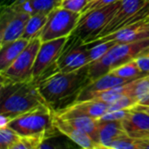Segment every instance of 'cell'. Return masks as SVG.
<instances>
[{
  "mask_svg": "<svg viewBox=\"0 0 149 149\" xmlns=\"http://www.w3.org/2000/svg\"><path fill=\"white\" fill-rule=\"evenodd\" d=\"M89 65L70 72L58 71L37 84L45 103L55 113L75 103L81 90L92 81Z\"/></svg>",
  "mask_w": 149,
  "mask_h": 149,
  "instance_id": "obj_1",
  "label": "cell"
},
{
  "mask_svg": "<svg viewBox=\"0 0 149 149\" xmlns=\"http://www.w3.org/2000/svg\"><path fill=\"white\" fill-rule=\"evenodd\" d=\"M0 100V114L10 120L38 106L46 104L36 83L16 82L2 77Z\"/></svg>",
  "mask_w": 149,
  "mask_h": 149,
  "instance_id": "obj_2",
  "label": "cell"
},
{
  "mask_svg": "<svg viewBox=\"0 0 149 149\" xmlns=\"http://www.w3.org/2000/svg\"><path fill=\"white\" fill-rule=\"evenodd\" d=\"M149 52V38L124 44H117L112 47L102 58L89 65V77L91 80L110 72L113 69L136 59Z\"/></svg>",
  "mask_w": 149,
  "mask_h": 149,
  "instance_id": "obj_3",
  "label": "cell"
},
{
  "mask_svg": "<svg viewBox=\"0 0 149 149\" xmlns=\"http://www.w3.org/2000/svg\"><path fill=\"white\" fill-rule=\"evenodd\" d=\"M54 111L48 105L42 104L13 118L8 127L21 136H36L47 140L54 137L58 131L54 126Z\"/></svg>",
  "mask_w": 149,
  "mask_h": 149,
  "instance_id": "obj_4",
  "label": "cell"
},
{
  "mask_svg": "<svg viewBox=\"0 0 149 149\" xmlns=\"http://www.w3.org/2000/svg\"><path fill=\"white\" fill-rule=\"evenodd\" d=\"M121 0L81 15L80 19L70 37L81 43H89L104 29L120 7Z\"/></svg>",
  "mask_w": 149,
  "mask_h": 149,
  "instance_id": "obj_5",
  "label": "cell"
},
{
  "mask_svg": "<svg viewBox=\"0 0 149 149\" xmlns=\"http://www.w3.org/2000/svg\"><path fill=\"white\" fill-rule=\"evenodd\" d=\"M80 17V13L56 7L48 14L47 22L38 37L42 42L69 37L76 28Z\"/></svg>",
  "mask_w": 149,
  "mask_h": 149,
  "instance_id": "obj_6",
  "label": "cell"
},
{
  "mask_svg": "<svg viewBox=\"0 0 149 149\" xmlns=\"http://www.w3.org/2000/svg\"><path fill=\"white\" fill-rule=\"evenodd\" d=\"M41 44L42 41L38 36L30 40L27 46L11 65L0 72L1 77L16 82L32 81V69Z\"/></svg>",
  "mask_w": 149,
  "mask_h": 149,
  "instance_id": "obj_7",
  "label": "cell"
},
{
  "mask_svg": "<svg viewBox=\"0 0 149 149\" xmlns=\"http://www.w3.org/2000/svg\"><path fill=\"white\" fill-rule=\"evenodd\" d=\"M31 16L29 13L17 10L10 5L3 6L0 23V47L22 38Z\"/></svg>",
  "mask_w": 149,
  "mask_h": 149,
  "instance_id": "obj_8",
  "label": "cell"
},
{
  "mask_svg": "<svg viewBox=\"0 0 149 149\" xmlns=\"http://www.w3.org/2000/svg\"><path fill=\"white\" fill-rule=\"evenodd\" d=\"M88 50L87 43L79 42L69 36L57 61L59 71L70 72L92 63Z\"/></svg>",
  "mask_w": 149,
  "mask_h": 149,
  "instance_id": "obj_9",
  "label": "cell"
},
{
  "mask_svg": "<svg viewBox=\"0 0 149 149\" xmlns=\"http://www.w3.org/2000/svg\"><path fill=\"white\" fill-rule=\"evenodd\" d=\"M67 39L68 37H64L42 42L32 69V82L35 83L44 72L57 63Z\"/></svg>",
  "mask_w": 149,
  "mask_h": 149,
  "instance_id": "obj_10",
  "label": "cell"
},
{
  "mask_svg": "<svg viewBox=\"0 0 149 149\" xmlns=\"http://www.w3.org/2000/svg\"><path fill=\"white\" fill-rule=\"evenodd\" d=\"M109 104L93 100L78 101L65 109L55 113L62 119H71L79 116H88L99 120L108 111Z\"/></svg>",
  "mask_w": 149,
  "mask_h": 149,
  "instance_id": "obj_11",
  "label": "cell"
},
{
  "mask_svg": "<svg viewBox=\"0 0 149 149\" xmlns=\"http://www.w3.org/2000/svg\"><path fill=\"white\" fill-rule=\"evenodd\" d=\"M148 2L146 0H121L120 7L114 12L113 17L109 23L104 27V29L94 38L92 41L104 38L109 34H112L120 30L122 23L128 18L131 15L144 7ZM91 41V42H92Z\"/></svg>",
  "mask_w": 149,
  "mask_h": 149,
  "instance_id": "obj_12",
  "label": "cell"
},
{
  "mask_svg": "<svg viewBox=\"0 0 149 149\" xmlns=\"http://www.w3.org/2000/svg\"><path fill=\"white\" fill-rule=\"evenodd\" d=\"M149 38V17L134 24L120 29L104 38L96 39L97 41L113 40L117 44L134 42ZM95 41V40H94Z\"/></svg>",
  "mask_w": 149,
  "mask_h": 149,
  "instance_id": "obj_13",
  "label": "cell"
},
{
  "mask_svg": "<svg viewBox=\"0 0 149 149\" xmlns=\"http://www.w3.org/2000/svg\"><path fill=\"white\" fill-rule=\"evenodd\" d=\"M130 81H132V80L125 79L117 77L111 72H108V73L98 78L97 79L91 81L86 86H85L79 93L76 102L92 100L98 93H100L101 92L109 90V89L113 88L118 86L127 84Z\"/></svg>",
  "mask_w": 149,
  "mask_h": 149,
  "instance_id": "obj_14",
  "label": "cell"
},
{
  "mask_svg": "<svg viewBox=\"0 0 149 149\" xmlns=\"http://www.w3.org/2000/svg\"><path fill=\"white\" fill-rule=\"evenodd\" d=\"M123 127L127 135L140 140H149V114L131 109L129 114L122 120Z\"/></svg>",
  "mask_w": 149,
  "mask_h": 149,
  "instance_id": "obj_15",
  "label": "cell"
},
{
  "mask_svg": "<svg viewBox=\"0 0 149 149\" xmlns=\"http://www.w3.org/2000/svg\"><path fill=\"white\" fill-rule=\"evenodd\" d=\"M54 126L58 131L66 136L75 144L85 149H100V146L97 144L87 134L72 125L66 120L62 119L55 114Z\"/></svg>",
  "mask_w": 149,
  "mask_h": 149,
  "instance_id": "obj_16",
  "label": "cell"
},
{
  "mask_svg": "<svg viewBox=\"0 0 149 149\" xmlns=\"http://www.w3.org/2000/svg\"><path fill=\"white\" fill-rule=\"evenodd\" d=\"M61 0H14L10 5L12 8L29 13L48 15L53 9L58 7Z\"/></svg>",
  "mask_w": 149,
  "mask_h": 149,
  "instance_id": "obj_17",
  "label": "cell"
},
{
  "mask_svg": "<svg viewBox=\"0 0 149 149\" xmlns=\"http://www.w3.org/2000/svg\"><path fill=\"white\" fill-rule=\"evenodd\" d=\"M98 129L100 134V143L102 148H108L111 142L127 135L123 127L122 120L105 121L98 120Z\"/></svg>",
  "mask_w": 149,
  "mask_h": 149,
  "instance_id": "obj_18",
  "label": "cell"
},
{
  "mask_svg": "<svg viewBox=\"0 0 149 149\" xmlns=\"http://www.w3.org/2000/svg\"><path fill=\"white\" fill-rule=\"evenodd\" d=\"M29 42V40L20 38L0 47V72L4 71L11 65V63L27 46Z\"/></svg>",
  "mask_w": 149,
  "mask_h": 149,
  "instance_id": "obj_19",
  "label": "cell"
},
{
  "mask_svg": "<svg viewBox=\"0 0 149 149\" xmlns=\"http://www.w3.org/2000/svg\"><path fill=\"white\" fill-rule=\"evenodd\" d=\"M65 120H66L72 125H73L74 127H78L79 129L84 131L86 134H87L102 148V147L100 143V134H99L98 120L97 119L88 117V116H79V117L65 119Z\"/></svg>",
  "mask_w": 149,
  "mask_h": 149,
  "instance_id": "obj_20",
  "label": "cell"
},
{
  "mask_svg": "<svg viewBox=\"0 0 149 149\" xmlns=\"http://www.w3.org/2000/svg\"><path fill=\"white\" fill-rule=\"evenodd\" d=\"M127 95L135 100L138 104H141L149 98V74L129 82Z\"/></svg>",
  "mask_w": 149,
  "mask_h": 149,
  "instance_id": "obj_21",
  "label": "cell"
},
{
  "mask_svg": "<svg viewBox=\"0 0 149 149\" xmlns=\"http://www.w3.org/2000/svg\"><path fill=\"white\" fill-rule=\"evenodd\" d=\"M47 19H48V15L46 14L31 15L29 20L27 21L22 38L30 41L34 38L39 36L42 29L44 28V26L47 22Z\"/></svg>",
  "mask_w": 149,
  "mask_h": 149,
  "instance_id": "obj_22",
  "label": "cell"
},
{
  "mask_svg": "<svg viewBox=\"0 0 149 149\" xmlns=\"http://www.w3.org/2000/svg\"><path fill=\"white\" fill-rule=\"evenodd\" d=\"M110 72L117 77H120L125 79H130V80L148 75L141 72L135 59L113 69Z\"/></svg>",
  "mask_w": 149,
  "mask_h": 149,
  "instance_id": "obj_23",
  "label": "cell"
},
{
  "mask_svg": "<svg viewBox=\"0 0 149 149\" xmlns=\"http://www.w3.org/2000/svg\"><path fill=\"white\" fill-rule=\"evenodd\" d=\"M89 45V56L91 61H96L99 58H102L112 47L117 45L116 42L113 40L107 41H92L87 43Z\"/></svg>",
  "mask_w": 149,
  "mask_h": 149,
  "instance_id": "obj_24",
  "label": "cell"
},
{
  "mask_svg": "<svg viewBox=\"0 0 149 149\" xmlns=\"http://www.w3.org/2000/svg\"><path fill=\"white\" fill-rule=\"evenodd\" d=\"M21 139V135L15 130L6 126L0 129V148L12 149Z\"/></svg>",
  "mask_w": 149,
  "mask_h": 149,
  "instance_id": "obj_25",
  "label": "cell"
},
{
  "mask_svg": "<svg viewBox=\"0 0 149 149\" xmlns=\"http://www.w3.org/2000/svg\"><path fill=\"white\" fill-rule=\"evenodd\" d=\"M146 140L132 138L128 135L119 138L108 146V148L113 149H143V144Z\"/></svg>",
  "mask_w": 149,
  "mask_h": 149,
  "instance_id": "obj_26",
  "label": "cell"
},
{
  "mask_svg": "<svg viewBox=\"0 0 149 149\" xmlns=\"http://www.w3.org/2000/svg\"><path fill=\"white\" fill-rule=\"evenodd\" d=\"M138 103L136 102L135 100H134L131 96L125 94L114 100L113 103L109 104L108 107V111L107 112H112V111H117V110H122V109H131L134 107Z\"/></svg>",
  "mask_w": 149,
  "mask_h": 149,
  "instance_id": "obj_27",
  "label": "cell"
},
{
  "mask_svg": "<svg viewBox=\"0 0 149 149\" xmlns=\"http://www.w3.org/2000/svg\"><path fill=\"white\" fill-rule=\"evenodd\" d=\"M87 3L88 0H61L59 7L81 14L83 9Z\"/></svg>",
  "mask_w": 149,
  "mask_h": 149,
  "instance_id": "obj_28",
  "label": "cell"
},
{
  "mask_svg": "<svg viewBox=\"0 0 149 149\" xmlns=\"http://www.w3.org/2000/svg\"><path fill=\"white\" fill-rule=\"evenodd\" d=\"M132 109V108H131ZM131 109H122L112 112H107L99 120L105 121H115V120H123L130 113Z\"/></svg>",
  "mask_w": 149,
  "mask_h": 149,
  "instance_id": "obj_29",
  "label": "cell"
},
{
  "mask_svg": "<svg viewBox=\"0 0 149 149\" xmlns=\"http://www.w3.org/2000/svg\"><path fill=\"white\" fill-rule=\"evenodd\" d=\"M120 0H97L92 3H89L87 4L82 10L81 12V15H84L86 13H87L88 11L92 10H94V9H99V8H101V7H104V6H107V5H110L112 3H114L116 2H118Z\"/></svg>",
  "mask_w": 149,
  "mask_h": 149,
  "instance_id": "obj_30",
  "label": "cell"
},
{
  "mask_svg": "<svg viewBox=\"0 0 149 149\" xmlns=\"http://www.w3.org/2000/svg\"><path fill=\"white\" fill-rule=\"evenodd\" d=\"M135 60L141 72L145 74H149V52L140 56Z\"/></svg>",
  "mask_w": 149,
  "mask_h": 149,
  "instance_id": "obj_31",
  "label": "cell"
},
{
  "mask_svg": "<svg viewBox=\"0 0 149 149\" xmlns=\"http://www.w3.org/2000/svg\"><path fill=\"white\" fill-rule=\"evenodd\" d=\"M135 110H139V111H143L149 114V106L146 105H141V104H137L134 107H133Z\"/></svg>",
  "mask_w": 149,
  "mask_h": 149,
  "instance_id": "obj_32",
  "label": "cell"
},
{
  "mask_svg": "<svg viewBox=\"0 0 149 149\" xmlns=\"http://www.w3.org/2000/svg\"><path fill=\"white\" fill-rule=\"evenodd\" d=\"M141 105H146V106H149V98H148L144 102L141 103Z\"/></svg>",
  "mask_w": 149,
  "mask_h": 149,
  "instance_id": "obj_33",
  "label": "cell"
},
{
  "mask_svg": "<svg viewBox=\"0 0 149 149\" xmlns=\"http://www.w3.org/2000/svg\"><path fill=\"white\" fill-rule=\"evenodd\" d=\"M95 1H97V0H88V3H87V4L92 3H93V2H95Z\"/></svg>",
  "mask_w": 149,
  "mask_h": 149,
  "instance_id": "obj_34",
  "label": "cell"
},
{
  "mask_svg": "<svg viewBox=\"0 0 149 149\" xmlns=\"http://www.w3.org/2000/svg\"><path fill=\"white\" fill-rule=\"evenodd\" d=\"M146 1H147V2H148V3H149V0H146Z\"/></svg>",
  "mask_w": 149,
  "mask_h": 149,
  "instance_id": "obj_35",
  "label": "cell"
}]
</instances>
